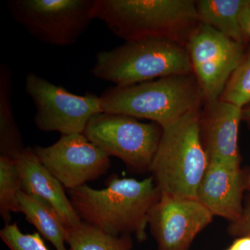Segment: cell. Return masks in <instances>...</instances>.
Masks as SVG:
<instances>
[{"label":"cell","instance_id":"1","mask_svg":"<svg viewBox=\"0 0 250 250\" xmlns=\"http://www.w3.org/2000/svg\"><path fill=\"white\" fill-rule=\"evenodd\" d=\"M69 195L82 221L114 236L134 234L143 242L149 213L161 193L152 177L137 180L113 175L104 188L83 185L69 190Z\"/></svg>","mask_w":250,"mask_h":250},{"label":"cell","instance_id":"2","mask_svg":"<svg viewBox=\"0 0 250 250\" xmlns=\"http://www.w3.org/2000/svg\"><path fill=\"white\" fill-rule=\"evenodd\" d=\"M93 18L125 42L159 38L187 45L200 24L191 0H95Z\"/></svg>","mask_w":250,"mask_h":250},{"label":"cell","instance_id":"3","mask_svg":"<svg viewBox=\"0 0 250 250\" xmlns=\"http://www.w3.org/2000/svg\"><path fill=\"white\" fill-rule=\"evenodd\" d=\"M208 163L197 110L163 128L150 172L161 194L196 199Z\"/></svg>","mask_w":250,"mask_h":250},{"label":"cell","instance_id":"4","mask_svg":"<svg viewBox=\"0 0 250 250\" xmlns=\"http://www.w3.org/2000/svg\"><path fill=\"white\" fill-rule=\"evenodd\" d=\"M202 98L192 73L112 87L100 96L103 112L149 120L162 129L198 110Z\"/></svg>","mask_w":250,"mask_h":250},{"label":"cell","instance_id":"5","mask_svg":"<svg viewBox=\"0 0 250 250\" xmlns=\"http://www.w3.org/2000/svg\"><path fill=\"white\" fill-rule=\"evenodd\" d=\"M91 72L96 78L123 87L192 73V68L187 45L154 38L128 41L98 52Z\"/></svg>","mask_w":250,"mask_h":250},{"label":"cell","instance_id":"6","mask_svg":"<svg viewBox=\"0 0 250 250\" xmlns=\"http://www.w3.org/2000/svg\"><path fill=\"white\" fill-rule=\"evenodd\" d=\"M162 128L134 117L103 112L88 122L83 135L108 156L123 161L130 170L150 172Z\"/></svg>","mask_w":250,"mask_h":250},{"label":"cell","instance_id":"7","mask_svg":"<svg viewBox=\"0 0 250 250\" xmlns=\"http://www.w3.org/2000/svg\"><path fill=\"white\" fill-rule=\"evenodd\" d=\"M14 21L38 41L73 45L94 20L95 0H9Z\"/></svg>","mask_w":250,"mask_h":250},{"label":"cell","instance_id":"8","mask_svg":"<svg viewBox=\"0 0 250 250\" xmlns=\"http://www.w3.org/2000/svg\"><path fill=\"white\" fill-rule=\"evenodd\" d=\"M24 86L36 106L34 123L43 132L83 134L90 120L103 112L100 97L75 95L33 72Z\"/></svg>","mask_w":250,"mask_h":250},{"label":"cell","instance_id":"9","mask_svg":"<svg viewBox=\"0 0 250 250\" xmlns=\"http://www.w3.org/2000/svg\"><path fill=\"white\" fill-rule=\"evenodd\" d=\"M187 47L203 98L211 104L221 98L229 80L244 59L243 44L200 23Z\"/></svg>","mask_w":250,"mask_h":250},{"label":"cell","instance_id":"10","mask_svg":"<svg viewBox=\"0 0 250 250\" xmlns=\"http://www.w3.org/2000/svg\"><path fill=\"white\" fill-rule=\"evenodd\" d=\"M42 165L69 190L107 173L111 160L84 135H62L52 146L34 148Z\"/></svg>","mask_w":250,"mask_h":250},{"label":"cell","instance_id":"11","mask_svg":"<svg viewBox=\"0 0 250 250\" xmlns=\"http://www.w3.org/2000/svg\"><path fill=\"white\" fill-rule=\"evenodd\" d=\"M213 218L197 199L161 194L149 213L148 225L157 250H189Z\"/></svg>","mask_w":250,"mask_h":250},{"label":"cell","instance_id":"12","mask_svg":"<svg viewBox=\"0 0 250 250\" xmlns=\"http://www.w3.org/2000/svg\"><path fill=\"white\" fill-rule=\"evenodd\" d=\"M249 185V178L240 166L209 159L197 189L196 199L213 216L233 223L241 218L243 192Z\"/></svg>","mask_w":250,"mask_h":250},{"label":"cell","instance_id":"13","mask_svg":"<svg viewBox=\"0 0 250 250\" xmlns=\"http://www.w3.org/2000/svg\"><path fill=\"white\" fill-rule=\"evenodd\" d=\"M208 106L205 121L201 118L202 141L208 158L240 166L238 131L243 108L221 100Z\"/></svg>","mask_w":250,"mask_h":250},{"label":"cell","instance_id":"14","mask_svg":"<svg viewBox=\"0 0 250 250\" xmlns=\"http://www.w3.org/2000/svg\"><path fill=\"white\" fill-rule=\"evenodd\" d=\"M14 160L22 179L23 192L52 206L67 227L76 226L82 221L62 184L42 165L34 148H24Z\"/></svg>","mask_w":250,"mask_h":250},{"label":"cell","instance_id":"15","mask_svg":"<svg viewBox=\"0 0 250 250\" xmlns=\"http://www.w3.org/2000/svg\"><path fill=\"white\" fill-rule=\"evenodd\" d=\"M19 213L32 225L41 236L48 241L57 250H67V230L68 227L53 207L39 197L28 195L21 190L18 195Z\"/></svg>","mask_w":250,"mask_h":250},{"label":"cell","instance_id":"16","mask_svg":"<svg viewBox=\"0 0 250 250\" xmlns=\"http://www.w3.org/2000/svg\"><path fill=\"white\" fill-rule=\"evenodd\" d=\"M247 0H200L196 1L200 23L209 26L231 40L243 43L246 36L240 14Z\"/></svg>","mask_w":250,"mask_h":250},{"label":"cell","instance_id":"17","mask_svg":"<svg viewBox=\"0 0 250 250\" xmlns=\"http://www.w3.org/2000/svg\"><path fill=\"white\" fill-rule=\"evenodd\" d=\"M12 72L0 65V156L14 159L24 149L21 131L13 112Z\"/></svg>","mask_w":250,"mask_h":250},{"label":"cell","instance_id":"18","mask_svg":"<svg viewBox=\"0 0 250 250\" xmlns=\"http://www.w3.org/2000/svg\"><path fill=\"white\" fill-rule=\"evenodd\" d=\"M66 243L70 250H131L134 246L131 235L114 236L83 221L67 228Z\"/></svg>","mask_w":250,"mask_h":250},{"label":"cell","instance_id":"19","mask_svg":"<svg viewBox=\"0 0 250 250\" xmlns=\"http://www.w3.org/2000/svg\"><path fill=\"white\" fill-rule=\"evenodd\" d=\"M22 179L14 159L0 156V215L5 225L11 221V213H19L18 195Z\"/></svg>","mask_w":250,"mask_h":250},{"label":"cell","instance_id":"20","mask_svg":"<svg viewBox=\"0 0 250 250\" xmlns=\"http://www.w3.org/2000/svg\"><path fill=\"white\" fill-rule=\"evenodd\" d=\"M220 100L241 108L250 103V54L230 77Z\"/></svg>","mask_w":250,"mask_h":250},{"label":"cell","instance_id":"21","mask_svg":"<svg viewBox=\"0 0 250 250\" xmlns=\"http://www.w3.org/2000/svg\"><path fill=\"white\" fill-rule=\"evenodd\" d=\"M0 238L9 250H49L40 233H24L17 223L5 225Z\"/></svg>","mask_w":250,"mask_h":250},{"label":"cell","instance_id":"22","mask_svg":"<svg viewBox=\"0 0 250 250\" xmlns=\"http://www.w3.org/2000/svg\"><path fill=\"white\" fill-rule=\"evenodd\" d=\"M228 231L230 235L236 238L250 236V194L246 197L241 218L230 224Z\"/></svg>","mask_w":250,"mask_h":250},{"label":"cell","instance_id":"23","mask_svg":"<svg viewBox=\"0 0 250 250\" xmlns=\"http://www.w3.org/2000/svg\"><path fill=\"white\" fill-rule=\"evenodd\" d=\"M240 24L245 36L250 39V1L248 0L240 14Z\"/></svg>","mask_w":250,"mask_h":250},{"label":"cell","instance_id":"24","mask_svg":"<svg viewBox=\"0 0 250 250\" xmlns=\"http://www.w3.org/2000/svg\"><path fill=\"white\" fill-rule=\"evenodd\" d=\"M226 250H250V236L236 238Z\"/></svg>","mask_w":250,"mask_h":250},{"label":"cell","instance_id":"25","mask_svg":"<svg viewBox=\"0 0 250 250\" xmlns=\"http://www.w3.org/2000/svg\"><path fill=\"white\" fill-rule=\"evenodd\" d=\"M243 120L250 122V107L243 109Z\"/></svg>","mask_w":250,"mask_h":250},{"label":"cell","instance_id":"26","mask_svg":"<svg viewBox=\"0 0 250 250\" xmlns=\"http://www.w3.org/2000/svg\"><path fill=\"white\" fill-rule=\"evenodd\" d=\"M249 184L250 185V177H249Z\"/></svg>","mask_w":250,"mask_h":250}]
</instances>
